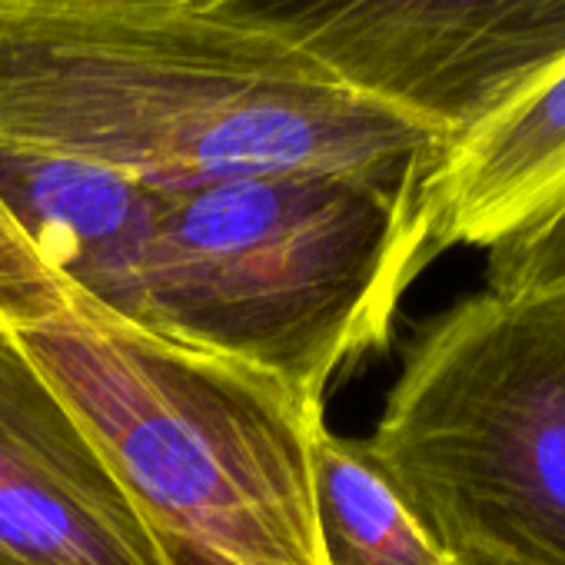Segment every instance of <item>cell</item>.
Listing matches in <instances>:
<instances>
[{
	"label": "cell",
	"mask_w": 565,
	"mask_h": 565,
	"mask_svg": "<svg viewBox=\"0 0 565 565\" xmlns=\"http://www.w3.org/2000/svg\"><path fill=\"white\" fill-rule=\"evenodd\" d=\"M452 565H522L512 558H499V555H452Z\"/></svg>",
	"instance_id": "cell-11"
},
{
	"label": "cell",
	"mask_w": 565,
	"mask_h": 565,
	"mask_svg": "<svg viewBox=\"0 0 565 565\" xmlns=\"http://www.w3.org/2000/svg\"><path fill=\"white\" fill-rule=\"evenodd\" d=\"M0 143L150 190L303 170L419 190L449 147L210 0H0Z\"/></svg>",
	"instance_id": "cell-1"
},
{
	"label": "cell",
	"mask_w": 565,
	"mask_h": 565,
	"mask_svg": "<svg viewBox=\"0 0 565 565\" xmlns=\"http://www.w3.org/2000/svg\"><path fill=\"white\" fill-rule=\"evenodd\" d=\"M0 323L100 443L167 565H327L310 466L323 409L97 310L51 273Z\"/></svg>",
	"instance_id": "cell-2"
},
{
	"label": "cell",
	"mask_w": 565,
	"mask_h": 565,
	"mask_svg": "<svg viewBox=\"0 0 565 565\" xmlns=\"http://www.w3.org/2000/svg\"><path fill=\"white\" fill-rule=\"evenodd\" d=\"M313 512L327 565H452L373 459L366 439L313 429Z\"/></svg>",
	"instance_id": "cell-9"
},
{
	"label": "cell",
	"mask_w": 565,
	"mask_h": 565,
	"mask_svg": "<svg viewBox=\"0 0 565 565\" xmlns=\"http://www.w3.org/2000/svg\"><path fill=\"white\" fill-rule=\"evenodd\" d=\"M565 206V64L472 134L452 140L419 186L433 259L492 249Z\"/></svg>",
	"instance_id": "cell-8"
},
{
	"label": "cell",
	"mask_w": 565,
	"mask_h": 565,
	"mask_svg": "<svg viewBox=\"0 0 565 565\" xmlns=\"http://www.w3.org/2000/svg\"><path fill=\"white\" fill-rule=\"evenodd\" d=\"M489 290L565 294V206L489 249Z\"/></svg>",
	"instance_id": "cell-10"
},
{
	"label": "cell",
	"mask_w": 565,
	"mask_h": 565,
	"mask_svg": "<svg viewBox=\"0 0 565 565\" xmlns=\"http://www.w3.org/2000/svg\"><path fill=\"white\" fill-rule=\"evenodd\" d=\"M429 263L419 190L313 170L160 190L137 327L327 413L330 383L390 347Z\"/></svg>",
	"instance_id": "cell-3"
},
{
	"label": "cell",
	"mask_w": 565,
	"mask_h": 565,
	"mask_svg": "<svg viewBox=\"0 0 565 565\" xmlns=\"http://www.w3.org/2000/svg\"><path fill=\"white\" fill-rule=\"evenodd\" d=\"M294 44L350 90L472 134L565 64V0H210Z\"/></svg>",
	"instance_id": "cell-5"
},
{
	"label": "cell",
	"mask_w": 565,
	"mask_h": 565,
	"mask_svg": "<svg viewBox=\"0 0 565 565\" xmlns=\"http://www.w3.org/2000/svg\"><path fill=\"white\" fill-rule=\"evenodd\" d=\"M160 190L74 157L0 143V206L64 290L137 327Z\"/></svg>",
	"instance_id": "cell-7"
},
{
	"label": "cell",
	"mask_w": 565,
	"mask_h": 565,
	"mask_svg": "<svg viewBox=\"0 0 565 565\" xmlns=\"http://www.w3.org/2000/svg\"><path fill=\"white\" fill-rule=\"evenodd\" d=\"M366 446L449 555L565 565V294L426 320Z\"/></svg>",
	"instance_id": "cell-4"
},
{
	"label": "cell",
	"mask_w": 565,
	"mask_h": 565,
	"mask_svg": "<svg viewBox=\"0 0 565 565\" xmlns=\"http://www.w3.org/2000/svg\"><path fill=\"white\" fill-rule=\"evenodd\" d=\"M0 565H167L100 443L0 323Z\"/></svg>",
	"instance_id": "cell-6"
}]
</instances>
